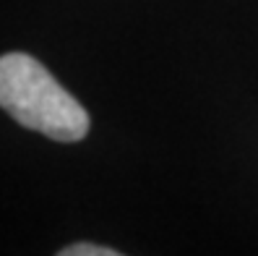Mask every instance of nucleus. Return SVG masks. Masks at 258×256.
I'll return each instance as SVG.
<instances>
[{"instance_id":"f257e3e1","label":"nucleus","mask_w":258,"mask_h":256,"mask_svg":"<svg viewBox=\"0 0 258 256\" xmlns=\"http://www.w3.org/2000/svg\"><path fill=\"white\" fill-rule=\"evenodd\" d=\"M0 108L19 126L52 141H81L89 133V113L39 60L26 53L0 58Z\"/></svg>"},{"instance_id":"f03ea898","label":"nucleus","mask_w":258,"mask_h":256,"mask_svg":"<svg viewBox=\"0 0 258 256\" xmlns=\"http://www.w3.org/2000/svg\"><path fill=\"white\" fill-rule=\"evenodd\" d=\"M120 251L107 246H94V243H73L60 248V256H117Z\"/></svg>"}]
</instances>
